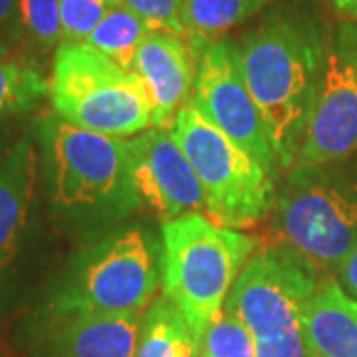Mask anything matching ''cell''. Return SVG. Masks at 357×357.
Wrapping results in <instances>:
<instances>
[{
    "mask_svg": "<svg viewBox=\"0 0 357 357\" xmlns=\"http://www.w3.org/2000/svg\"><path fill=\"white\" fill-rule=\"evenodd\" d=\"M183 357H201V344L195 340L187 349H185V354H183Z\"/></svg>",
    "mask_w": 357,
    "mask_h": 357,
    "instance_id": "f1b7e54d",
    "label": "cell"
},
{
    "mask_svg": "<svg viewBox=\"0 0 357 357\" xmlns=\"http://www.w3.org/2000/svg\"><path fill=\"white\" fill-rule=\"evenodd\" d=\"M256 357H306L300 326L278 337L256 342Z\"/></svg>",
    "mask_w": 357,
    "mask_h": 357,
    "instance_id": "cb8c5ba5",
    "label": "cell"
},
{
    "mask_svg": "<svg viewBox=\"0 0 357 357\" xmlns=\"http://www.w3.org/2000/svg\"><path fill=\"white\" fill-rule=\"evenodd\" d=\"M268 0H185L183 20L187 42L197 58L232 26L241 24L256 14Z\"/></svg>",
    "mask_w": 357,
    "mask_h": 357,
    "instance_id": "2e32d148",
    "label": "cell"
},
{
    "mask_svg": "<svg viewBox=\"0 0 357 357\" xmlns=\"http://www.w3.org/2000/svg\"><path fill=\"white\" fill-rule=\"evenodd\" d=\"M241 68L274 147L278 169L290 171L306 137L319 70L324 32L300 13H274L238 44Z\"/></svg>",
    "mask_w": 357,
    "mask_h": 357,
    "instance_id": "6da1fadb",
    "label": "cell"
},
{
    "mask_svg": "<svg viewBox=\"0 0 357 357\" xmlns=\"http://www.w3.org/2000/svg\"><path fill=\"white\" fill-rule=\"evenodd\" d=\"M199 58L191 44L171 32L153 30L141 42L133 72L153 102V128L171 129L183 105L191 102Z\"/></svg>",
    "mask_w": 357,
    "mask_h": 357,
    "instance_id": "7c38bea8",
    "label": "cell"
},
{
    "mask_svg": "<svg viewBox=\"0 0 357 357\" xmlns=\"http://www.w3.org/2000/svg\"><path fill=\"white\" fill-rule=\"evenodd\" d=\"M159 243L123 229L91 244L68 268L46 306L48 318L72 314L143 316L163 284Z\"/></svg>",
    "mask_w": 357,
    "mask_h": 357,
    "instance_id": "5b68a950",
    "label": "cell"
},
{
    "mask_svg": "<svg viewBox=\"0 0 357 357\" xmlns=\"http://www.w3.org/2000/svg\"><path fill=\"white\" fill-rule=\"evenodd\" d=\"M50 96V79L36 66L0 58V119L28 114Z\"/></svg>",
    "mask_w": 357,
    "mask_h": 357,
    "instance_id": "d6986e66",
    "label": "cell"
},
{
    "mask_svg": "<svg viewBox=\"0 0 357 357\" xmlns=\"http://www.w3.org/2000/svg\"><path fill=\"white\" fill-rule=\"evenodd\" d=\"M40 173L52 211L84 222L135 204L129 192L126 139L77 128L52 109L38 119Z\"/></svg>",
    "mask_w": 357,
    "mask_h": 357,
    "instance_id": "3957f363",
    "label": "cell"
},
{
    "mask_svg": "<svg viewBox=\"0 0 357 357\" xmlns=\"http://www.w3.org/2000/svg\"><path fill=\"white\" fill-rule=\"evenodd\" d=\"M14 143H16V141H8V135H6L4 131H0V165H2V161L6 159L8 151L13 149Z\"/></svg>",
    "mask_w": 357,
    "mask_h": 357,
    "instance_id": "83f0119b",
    "label": "cell"
},
{
    "mask_svg": "<svg viewBox=\"0 0 357 357\" xmlns=\"http://www.w3.org/2000/svg\"><path fill=\"white\" fill-rule=\"evenodd\" d=\"M163 296L171 300L197 342L220 316L230 288L258 250V238L220 227L204 213L163 222Z\"/></svg>",
    "mask_w": 357,
    "mask_h": 357,
    "instance_id": "7a4b0ae2",
    "label": "cell"
},
{
    "mask_svg": "<svg viewBox=\"0 0 357 357\" xmlns=\"http://www.w3.org/2000/svg\"><path fill=\"white\" fill-rule=\"evenodd\" d=\"M117 4L119 0H60L62 44H84Z\"/></svg>",
    "mask_w": 357,
    "mask_h": 357,
    "instance_id": "7402d4cb",
    "label": "cell"
},
{
    "mask_svg": "<svg viewBox=\"0 0 357 357\" xmlns=\"http://www.w3.org/2000/svg\"><path fill=\"white\" fill-rule=\"evenodd\" d=\"M306 357H357V300L337 280L321 282L300 312Z\"/></svg>",
    "mask_w": 357,
    "mask_h": 357,
    "instance_id": "5bb4252c",
    "label": "cell"
},
{
    "mask_svg": "<svg viewBox=\"0 0 357 357\" xmlns=\"http://www.w3.org/2000/svg\"><path fill=\"white\" fill-rule=\"evenodd\" d=\"M191 100L211 123L264 169L270 173L278 169L266 123L244 82L236 42L218 38L204 48L199 56Z\"/></svg>",
    "mask_w": 357,
    "mask_h": 357,
    "instance_id": "30bf717a",
    "label": "cell"
},
{
    "mask_svg": "<svg viewBox=\"0 0 357 357\" xmlns=\"http://www.w3.org/2000/svg\"><path fill=\"white\" fill-rule=\"evenodd\" d=\"M149 32L153 30L143 18L131 13L123 4H117L105 14V18L96 26V30L84 44L103 54L117 66L133 72L137 50Z\"/></svg>",
    "mask_w": 357,
    "mask_h": 357,
    "instance_id": "ac0fdd59",
    "label": "cell"
},
{
    "mask_svg": "<svg viewBox=\"0 0 357 357\" xmlns=\"http://www.w3.org/2000/svg\"><path fill=\"white\" fill-rule=\"evenodd\" d=\"M20 42V0H0V46L13 54Z\"/></svg>",
    "mask_w": 357,
    "mask_h": 357,
    "instance_id": "d4e9b609",
    "label": "cell"
},
{
    "mask_svg": "<svg viewBox=\"0 0 357 357\" xmlns=\"http://www.w3.org/2000/svg\"><path fill=\"white\" fill-rule=\"evenodd\" d=\"M52 109L96 133L128 139L153 128V102L135 72L86 44H62L52 62Z\"/></svg>",
    "mask_w": 357,
    "mask_h": 357,
    "instance_id": "8992f818",
    "label": "cell"
},
{
    "mask_svg": "<svg viewBox=\"0 0 357 357\" xmlns=\"http://www.w3.org/2000/svg\"><path fill=\"white\" fill-rule=\"evenodd\" d=\"M337 284L357 300V248L345 260L344 266L337 270Z\"/></svg>",
    "mask_w": 357,
    "mask_h": 357,
    "instance_id": "484cf974",
    "label": "cell"
},
{
    "mask_svg": "<svg viewBox=\"0 0 357 357\" xmlns=\"http://www.w3.org/2000/svg\"><path fill=\"white\" fill-rule=\"evenodd\" d=\"M48 324L50 357H135L143 316L72 314L52 316Z\"/></svg>",
    "mask_w": 357,
    "mask_h": 357,
    "instance_id": "4fadbf2b",
    "label": "cell"
},
{
    "mask_svg": "<svg viewBox=\"0 0 357 357\" xmlns=\"http://www.w3.org/2000/svg\"><path fill=\"white\" fill-rule=\"evenodd\" d=\"M282 243L321 274L337 272L357 248V151L288 171L276 199Z\"/></svg>",
    "mask_w": 357,
    "mask_h": 357,
    "instance_id": "277c9868",
    "label": "cell"
},
{
    "mask_svg": "<svg viewBox=\"0 0 357 357\" xmlns=\"http://www.w3.org/2000/svg\"><path fill=\"white\" fill-rule=\"evenodd\" d=\"M38 165V153L28 137L16 139L0 165V276L13 266L24 241Z\"/></svg>",
    "mask_w": 357,
    "mask_h": 357,
    "instance_id": "9a60e30c",
    "label": "cell"
},
{
    "mask_svg": "<svg viewBox=\"0 0 357 357\" xmlns=\"http://www.w3.org/2000/svg\"><path fill=\"white\" fill-rule=\"evenodd\" d=\"M119 4L143 18L151 30L171 32L187 40V28L183 20L185 0H119Z\"/></svg>",
    "mask_w": 357,
    "mask_h": 357,
    "instance_id": "603a6c76",
    "label": "cell"
},
{
    "mask_svg": "<svg viewBox=\"0 0 357 357\" xmlns=\"http://www.w3.org/2000/svg\"><path fill=\"white\" fill-rule=\"evenodd\" d=\"M201 357H256V340L241 319L220 312L201 337Z\"/></svg>",
    "mask_w": 357,
    "mask_h": 357,
    "instance_id": "44dd1931",
    "label": "cell"
},
{
    "mask_svg": "<svg viewBox=\"0 0 357 357\" xmlns=\"http://www.w3.org/2000/svg\"><path fill=\"white\" fill-rule=\"evenodd\" d=\"M169 131L201 181L206 217L234 230L268 217L276 204L274 173L211 123L192 100L181 107Z\"/></svg>",
    "mask_w": 357,
    "mask_h": 357,
    "instance_id": "52a82bcc",
    "label": "cell"
},
{
    "mask_svg": "<svg viewBox=\"0 0 357 357\" xmlns=\"http://www.w3.org/2000/svg\"><path fill=\"white\" fill-rule=\"evenodd\" d=\"M20 32L30 48L48 54L62 44L60 0H20Z\"/></svg>",
    "mask_w": 357,
    "mask_h": 357,
    "instance_id": "ffe728a7",
    "label": "cell"
},
{
    "mask_svg": "<svg viewBox=\"0 0 357 357\" xmlns=\"http://www.w3.org/2000/svg\"><path fill=\"white\" fill-rule=\"evenodd\" d=\"M319 274L286 244L256 250L230 288L225 312L241 319L256 342L300 326V312L316 294Z\"/></svg>",
    "mask_w": 357,
    "mask_h": 357,
    "instance_id": "ba28073f",
    "label": "cell"
},
{
    "mask_svg": "<svg viewBox=\"0 0 357 357\" xmlns=\"http://www.w3.org/2000/svg\"><path fill=\"white\" fill-rule=\"evenodd\" d=\"M356 151L357 22L344 18L324 32L316 102L294 167L318 165Z\"/></svg>",
    "mask_w": 357,
    "mask_h": 357,
    "instance_id": "9c48e42d",
    "label": "cell"
},
{
    "mask_svg": "<svg viewBox=\"0 0 357 357\" xmlns=\"http://www.w3.org/2000/svg\"><path fill=\"white\" fill-rule=\"evenodd\" d=\"M195 342L191 328L178 307L163 298H157L143 314L139 345L135 357H183Z\"/></svg>",
    "mask_w": 357,
    "mask_h": 357,
    "instance_id": "e0dca14e",
    "label": "cell"
},
{
    "mask_svg": "<svg viewBox=\"0 0 357 357\" xmlns=\"http://www.w3.org/2000/svg\"><path fill=\"white\" fill-rule=\"evenodd\" d=\"M333 8L342 14L344 18L357 22V0H332Z\"/></svg>",
    "mask_w": 357,
    "mask_h": 357,
    "instance_id": "4316f807",
    "label": "cell"
},
{
    "mask_svg": "<svg viewBox=\"0 0 357 357\" xmlns=\"http://www.w3.org/2000/svg\"><path fill=\"white\" fill-rule=\"evenodd\" d=\"M10 56H13V54H10V52L6 50V48H4V46H0V58H10Z\"/></svg>",
    "mask_w": 357,
    "mask_h": 357,
    "instance_id": "f546056e",
    "label": "cell"
},
{
    "mask_svg": "<svg viewBox=\"0 0 357 357\" xmlns=\"http://www.w3.org/2000/svg\"><path fill=\"white\" fill-rule=\"evenodd\" d=\"M129 192L163 222L185 213H204L197 173L169 129L149 128L126 139Z\"/></svg>",
    "mask_w": 357,
    "mask_h": 357,
    "instance_id": "8fae6325",
    "label": "cell"
}]
</instances>
